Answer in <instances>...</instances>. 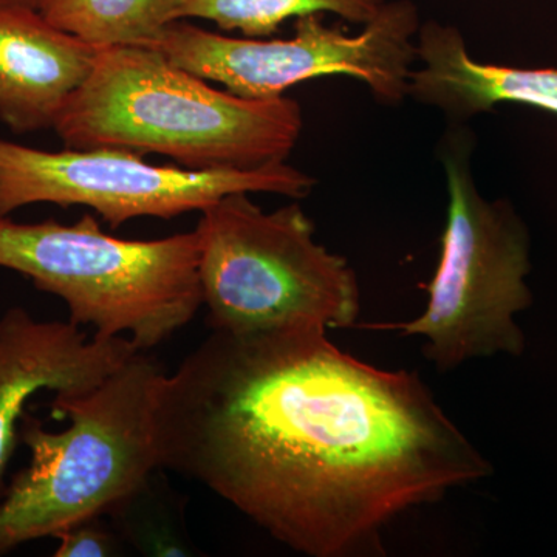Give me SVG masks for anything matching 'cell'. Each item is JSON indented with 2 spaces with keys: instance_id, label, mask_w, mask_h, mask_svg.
I'll list each match as a JSON object with an SVG mask.
<instances>
[{
  "instance_id": "5",
  "label": "cell",
  "mask_w": 557,
  "mask_h": 557,
  "mask_svg": "<svg viewBox=\"0 0 557 557\" xmlns=\"http://www.w3.org/2000/svg\"><path fill=\"white\" fill-rule=\"evenodd\" d=\"M248 196L222 197L200 212L194 230L211 329L354 327L361 300L347 260L318 244L313 222L298 203L267 212Z\"/></svg>"
},
{
  "instance_id": "3",
  "label": "cell",
  "mask_w": 557,
  "mask_h": 557,
  "mask_svg": "<svg viewBox=\"0 0 557 557\" xmlns=\"http://www.w3.org/2000/svg\"><path fill=\"white\" fill-rule=\"evenodd\" d=\"M164 375L156 358L137 351L97 386L54 394L51 416L70 421L64 431H47L25 412L20 438L30 461L0 500V556L104 516L160 468L157 406Z\"/></svg>"
},
{
  "instance_id": "16",
  "label": "cell",
  "mask_w": 557,
  "mask_h": 557,
  "mask_svg": "<svg viewBox=\"0 0 557 557\" xmlns=\"http://www.w3.org/2000/svg\"><path fill=\"white\" fill-rule=\"evenodd\" d=\"M44 0H0V7H16V9L39 10Z\"/></svg>"
},
{
  "instance_id": "15",
  "label": "cell",
  "mask_w": 557,
  "mask_h": 557,
  "mask_svg": "<svg viewBox=\"0 0 557 557\" xmlns=\"http://www.w3.org/2000/svg\"><path fill=\"white\" fill-rule=\"evenodd\" d=\"M54 557H115L126 555V542L102 516L83 520L62 531Z\"/></svg>"
},
{
  "instance_id": "7",
  "label": "cell",
  "mask_w": 557,
  "mask_h": 557,
  "mask_svg": "<svg viewBox=\"0 0 557 557\" xmlns=\"http://www.w3.org/2000/svg\"><path fill=\"white\" fill-rule=\"evenodd\" d=\"M420 14L412 0L386 2L359 35L296 17L288 39L233 38L177 21L152 44L168 60L249 100H273L304 81L346 75L361 81L384 106L408 98L417 62Z\"/></svg>"
},
{
  "instance_id": "1",
  "label": "cell",
  "mask_w": 557,
  "mask_h": 557,
  "mask_svg": "<svg viewBox=\"0 0 557 557\" xmlns=\"http://www.w3.org/2000/svg\"><path fill=\"white\" fill-rule=\"evenodd\" d=\"M160 468L310 557L381 552L384 528L493 472L408 370L333 346L327 330H212L157 406Z\"/></svg>"
},
{
  "instance_id": "8",
  "label": "cell",
  "mask_w": 557,
  "mask_h": 557,
  "mask_svg": "<svg viewBox=\"0 0 557 557\" xmlns=\"http://www.w3.org/2000/svg\"><path fill=\"white\" fill-rule=\"evenodd\" d=\"M314 178L287 161L251 170L160 166L126 149L44 150L0 138V215L30 205L94 209L112 228L139 218L203 211L230 194L300 200Z\"/></svg>"
},
{
  "instance_id": "11",
  "label": "cell",
  "mask_w": 557,
  "mask_h": 557,
  "mask_svg": "<svg viewBox=\"0 0 557 557\" xmlns=\"http://www.w3.org/2000/svg\"><path fill=\"white\" fill-rule=\"evenodd\" d=\"M420 69L409 75L408 98L465 124L502 102L534 106L557 115V69L483 64L469 54L454 25L426 21L417 33Z\"/></svg>"
},
{
  "instance_id": "12",
  "label": "cell",
  "mask_w": 557,
  "mask_h": 557,
  "mask_svg": "<svg viewBox=\"0 0 557 557\" xmlns=\"http://www.w3.org/2000/svg\"><path fill=\"white\" fill-rule=\"evenodd\" d=\"M182 0H44L40 14L91 46L150 47L180 17Z\"/></svg>"
},
{
  "instance_id": "2",
  "label": "cell",
  "mask_w": 557,
  "mask_h": 557,
  "mask_svg": "<svg viewBox=\"0 0 557 557\" xmlns=\"http://www.w3.org/2000/svg\"><path fill=\"white\" fill-rule=\"evenodd\" d=\"M298 101L249 100L209 86L153 47H106L53 131L65 148L168 157L188 170L287 161L302 132Z\"/></svg>"
},
{
  "instance_id": "4",
  "label": "cell",
  "mask_w": 557,
  "mask_h": 557,
  "mask_svg": "<svg viewBox=\"0 0 557 557\" xmlns=\"http://www.w3.org/2000/svg\"><path fill=\"white\" fill-rule=\"evenodd\" d=\"M0 269L64 300L72 324L131 339L139 351L170 339L203 306L196 231L126 240L90 214L73 225L0 215Z\"/></svg>"
},
{
  "instance_id": "6",
  "label": "cell",
  "mask_w": 557,
  "mask_h": 557,
  "mask_svg": "<svg viewBox=\"0 0 557 557\" xmlns=\"http://www.w3.org/2000/svg\"><path fill=\"white\" fill-rule=\"evenodd\" d=\"M472 149L471 131L465 124H449L440 143L448 220L438 269L424 287L426 310L413 321L369 325L426 339L424 355L443 372L475 358L522 355L525 348L515 317L531 306L525 281L530 240L507 201L480 196Z\"/></svg>"
},
{
  "instance_id": "13",
  "label": "cell",
  "mask_w": 557,
  "mask_h": 557,
  "mask_svg": "<svg viewBox=\"0 0 557 557\" xmlns=\"http://www.w3.org/2000/svg\"><path fill=\"white\" fill-rule=\"evenodd\" d=\"M157 468L106 512L127 547L143 556H200L186 525L185 500Z\"/></svg>"
},
{
  "instance_id": "9",
  "label": "cell",
  "mask_w": 557,
  "mask_h": 557,
  "mask_svg": "<svg viewBox=\"0 0 557 557\" xmlns=\"http://www.w3.org/2000/svg\"><path fill=\"white\" fill-rule=\"evenodd\" d=\"M137 351L131 339L89 338L70 321H38L22 307L0 317V500L33 397L97 386Z\"/></svg>"
},
{
  "instance_id": "14",
  "label": "cell",
  "mask_w": 557,
  "mask_h": 557,
  "mask_svg": "<svg viewBox=\"0 0 557 557\" xmlns=\"http://www.w3.org/2000/svg\"><path fill=\"white\" fill-rule=\"evenodd\" d=\"M387 0H182L180 17L214 22L223 32L270 38L285 21L332 13L350 24H369Z\"/></svg>"
},
{
  "instance_id": "10",
  "label": "cell",
  "mask_w": 557,
  "mask_h": 557,
  "mask_svg": "<svg viewBox=\"0 0 557 557\" xmlns=\"http://www.w3.org/2000/svg\"><path fill=\"white\" fill-rule=\"evenodd\" d=\"M101 49L54 27L39 10L0 7V120L14 134L53 129Z\"/></svg>"
}]
</instances>
